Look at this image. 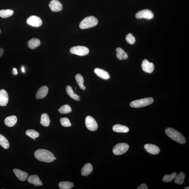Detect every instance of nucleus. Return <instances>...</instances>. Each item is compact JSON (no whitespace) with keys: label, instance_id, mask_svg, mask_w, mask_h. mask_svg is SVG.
I'll list each match as a JSON object with an SVG mask.
<instances>
[{"label":"nucleus","instance_id":"1","mask_svg":"<svg viewBox=\"0 0 189 189\" xmlns=\"http://www.w3.org/2000/svg\"><path fill=\"white\" fill-rule=\"evenodd\" d=\"M34 156L38 160L45 163H50L54 160V156L47 150L40 149L34 153Z\"/></svg>","mask_w":189,"mask_h":189},{"label":"nucleus","instance_id":"2","mask_svg":"<svg viewBox=\"0 0 189 189\" xmlns=\"http://www.w3.org/2000/svg\"><path fill=\"white\" fill-rule=\"evenodd\" d=\"M166 134L169 137L178 143L184 144L186 143L185 138L182 134L177 130L170 128H166Z\"/></svg>","mask_w":189,"mask_h":189},{"label":"nucleus","instance_id":"3","mask_svg":"<svg viewBox=\"0 0 189 189\" xmlns=\"http://www.w3.org/2000/svg\"><path fill=\"white\" fill-rule=\"evenodd\" d=\"M98 23V20L96 17L89 16L85 18L81 21L79 26L82 29H87L96 26Z\"/></svg>","mask_w":189,"mask_h":189},{"label":"nucleus","instance_id":"4","mask_svg":"<svg viewBox=\"0 0 189 189\" xmlns=\"http://www.w3.org/2000/svg\"><path fill=\"white\" fill-rule=\"evenodd\" d=\"M154 100L152 97L140 99L132 101L130 106L132 108H139L149 106L153 102Z\"/></svg>","mask_w":189,"mask_h":189},{"label":"nucleus","instance_id":"5","mask_svg":"<svg viewBox=\"0 0 189 189\" xmlns=\"http://www.w3.org/2000/svg\"><path fill=\"white\" fill-rule=\"evenodd\" d=\"M129 146L126 143H120L115 146L113 149V153L115 155L124 154L128 151Z\"/></svg>","mask_w":189,"mask_h":189},{"label":"nucleus","instance_id":"6","mask_svg":"<svg viewBox=\"0 0 189 189\" xmlns=\"http://www.w3.org/2000/svg\"><path fill=\"white\" fill-rule=\"evenodd\" d=\"M88 48L83 46H74L70 50L71 53L79 56H85L89 53Z\"/></svg>","mask_w":189,"mask_h":189},{"label":"nucleus","instance_id":"7","mask_svg":"<svg viewBox=\"0 0 189 189\" xmlns=\"http://www.w3.org/2000/svg\"><path fill=\"white\" fill-rule=\"evenodd\" d=\"M85 124L86 127L90 131H95L98 128V124L93 117L88 116L85 118Z\"/></svg>","mask_w":189,"mask_h":189},{"label":"nucleus","instance_id":"8","mask_svg":"<svg viewBox=\"0 0 189 189\" xmlns=\"http://www.w3.org/2000/svg\"><path fill=\"white\" fill-rule=\"evenodd\" d=\"M153 17L154 15L152 12L147 9L138 12L136 15V17L138 19H153Z\"/></svg>","mask_w":189,"mask_h":189},{"label":"nucleus","instance_id":"9","mask_svg":"<svg viewBox=\"0 0 189 189\" xmlns=\"http://www.w3.org/2000/svg\"><path fill=\"white\" fill-rule=\"evenodd\" d=\"M26 22L28 25L34 27H39L42 24V19L36 15H32L29 17Z\"/></svg>","mask_w":189,"mask_h":189},{"label":"nucleus","instance_id":"10","mask_svg":"<svg viewBox=\"0 0 189 189\" xmlns=\"http://www.w3.org/2000/svg\"><path fill=\"white\" fill-rule=\"evenodd\" d=\"M142 67L144 72L149 73H153L155 69L154 64L146 59L144 60L142 62Z\"/></svg>","mask_w":189,"mask_h":189},{"label":"nucleus","instance_id":"11","mask_svg":"<svg viewBox=\"0 0 189 189\" xmlns=\"http://www.w3.org/2000/svg\"><path fill=\"white\" fill-rule=\"evenodd\" d=\"M144 149L148 153L152 155H157L160 153L159 148L157 146L153 144H147L144 145Z\"/></svg>","mask_w":189,"mask_h":189},{"label":"nucleus","instance_id":"12","mask_svg":"<svg viewBox=\"0 0 189 189\" xmlns=\"http://www.w3.org/2000/svg\"><path fill=\"white\" fill-rule=\"evenodd\" d=\"M9 101L8 95L4 89L0 90V106H6Z\"/></svg>","mask_w":189,"mask_h":189},{"label":"nucleus","instance_id":"13","mask_svg":"<svg viewBox=\"0 0 189 189\" xmlns=\"http://www.w3.org/2000/svg\"><path fill=\"white\" fill-rule=\"evenodd\" d=\"M49 6L51 10L53 12L60 11L62 9L61 3L58 0H52L49 4Z\"/></svg>","mask_w":189,"mask_h":189},{"label":"nucleus","instance_id":"14","mask_svg":"<svg viewBox=\"0 0 189 189\" xmlns=\"http://www.w3.org/2000/svg\"><path fill=\"white\" fill-rule=\"evenodd\" d=\"M27 180L30 184H34L35 186H41L43 185L41 181L36 175H30Z\"/></svg>","mask_w":189,"mask_h":189},{"label":"nucleus","instance_id":"15","mask_svg":"<svg viewBox=\"0 0 189 189\" xmlns=\"http://www.w3.org/2000/svg\"><path fill=\"white\" fill-rule=\"evenodd\" d=\"M13 172L15 173V174L18 179L19 180L21 181H26L27 178L28 177V173L24 172L18 169H14L13 170Z\"/></svg>","mask_w":189,"mask_h":189},{"label":"nucleus","instance_id":"16","mask_svg":"<svg viewBox=\"0 0 189 189\" xmlns=\"http://www.w3.org/2000/svg\"><path fill=\"white\" fill-rule=\"evenodd\" d=\"M48 88L46 86H43L39 89L36 94V99H41L45 98L47 94Z\"/></svg>","mask_w":189,"mask_h":189},{"label":"nucleus","instance_id":"17","mask_svg":"<svg viewBox=\"0 0 189 189\" xmlns=\"http://www.w3.org/2000/svg\"><path fill=\"white\" fill-rule=\"evenodd\" d=\"M94 73L99 77L103 79L108 80L109 79L110 75L108 72L99 68H96L94 70Z\"/></svg>","mask_w":189,"mask_h":189},{"label":"nucleus","instance_id":"18","mask_svg":"<svg viewBox=\"0 0 189 189\" xmlns=\"http://www.w3.org/2000/svg\"><path fill=\"white\" fill-rule=\"evenodd\" d=\"M113 131L118 133H127L129 131V128L127 126L120 124L115 125L113 126Z\"/></svg>","mask_w":189,"mask_h":189},{"label":"nucleus","instance_id":"19","mask_svg":"<svg viewBox=\"0 0 189 189\" xmlns=\"http://www.w3.org/2000/svg\"><path fill=\"white\" fill-rule=\"evenodd\" d=\"M17 118L16 116L13 115L7 117L4 120L5 124L8 127L14 126L17 123Z\"/></svg>","mask_w":189,"mask_h":189},{"label":"nucleus","instance_id":"20","mask_svg":"<svg viewBox=\"0 0 189 189\" xmlns=\"http://www.w3.org/2000/svg\"><path fill=\"white\" fill-rule=\"evenodd\" d=\"M93 171V167L90 163H87L83 167L81 170V174L83 176H87L90 174Z\"/></svg>","mask_w":189,"mask_h":189},{"label":"nucleus","instance_id":"21","mask_svg":"<svg viewBox=\"0 0 189 189\" xmlns=\"http://www.w3.org/2000/svg\"><path fill=\"white\" fill-rule=\"evenodd\" d=\"M66 91L67 94L74 100L79 101L80 100V97L74 93L72 88L69 85H67L66 88Z\"/></svg>","mask_w":189,"mask_h":189},{"label":"nucleus","instance_id":"22","mask_svg":"<svg viewBox=\"0 0 189 189\" xmlns=\"http://www.w3.org/2000/svg\"><path fill=\"white\" fill-rule=\"evenodd\" d=\"M116 51L117 57L120 60H126L128 57V54L124 51L123 49L120 47L116 48Z\"/></svg>","mask_w":189,"mask_h":189},{"label":"nucleus","instance_id":"23","mask_svg":"<svg viewBox=\"0 0 189 189\" xmlns=\"http://www.w3.org/2000/svg\"><path fill=\"white\" fill-rule=\"evenodd\" d=\"M40 45V41L39 39L33 38L29 41L28 45V47L31 49H34Z\"/></svg>","mask_w":189,"mask_h":189},{"label":"nucleus","instance_id":"24","mask_svg":"<svg viewBox=\"0 0 189 189\" xmlns=\"http://www.w3.org/2000/svg\"><path fill=\"white\" fill-rule=\"evenodd\" d=\"M50 123V119L48 115L46 113L42 114L41 117V124L42 126L47 127L49 126Z\"/></svg>","mask_w":189,"mask_h":189},{"label":"nucleus","instance_id":"25","mask_svg":"<svg viewBox=\"0 0 189 189\" xmlns=\"http://www.w3.org/2000/svg\"><path fill=\"white\" fill-rule=\"evenodd\" d=\"M76 81L77 83V85H79L80 88L82 89V90H85L86 87L84 85V80L83 77L82 75L80 74H77L75 77Z\"/></svg>","mask_w":189,"mask_h":189},{"label":"nucleus","instance_id":"26","mask_svg":"<svg viewBox=\"0 0 189 189\" xmlns=\"http://www.w3.org/2000/svg\"><path fill=\"white\" fill-rule=\"evenodd\" d=\"M14 12L12 9H2L0 10V17L5 18L12 15Z\"/></svg>","mask_w":189,"mask_h":189},{"label":"nucleus","instance_id":"27","mask_svg":"<svg viewBox=\"0 0 189 189\" xmlns=\"http://www.w3.org/2000/svg\"><path fill=\"white\" fill-rule=\"evenodd\" d=\"M185 178V173L181 172L175 177L174 182L179 185H182L184 184Z\"/></svg>","mask_w":189,"mask_h":189},{"label":"nucleus","instance_id":"28","mask_svg":"<svg viewBox=\"0 0 189 189\" xmlns=\"http://www.w3.org/2000/svg\"><path fill=\"white\" fill-rule=\"evenodd\" d=\"M73 186V183L69 182H62L58 184V187L60 189H69Z\"/></svg>","mask_w":189,"mask_h":189},{"label":"nucleus","instance_id":"29","mask_svg":"<svg viewBox=\"0 0 189 189\" xmlns=\"http://www.w3.org/2000/svg\"><path fill=\"white\" fill-rule=\"evenodd\" d=\"M0 145L5 149H8L9 147V142L4 136L0 134Z\"/></svg>","mask_w":189,"mask_h":189},{"label":"nucleus","instance_id":"30","mask_svg":"<svg viewBox=\"0 0 189 189\" xmlns=\"http://www.w3.org/2000/svg\"><path fill=\"white\" fill-rule=\"evenodd\" d=\"M72 111L71 107L67 104L63 105L58 110V112L61 114H69Z\"/></svg>","mask_w":189,"mask_h":189},{"label":"nucleus","instance_id":"31","mask_svg":"<svg viewBox=\"0 0 189 189\" xmlns=\"http://www.w3.org/2000/svg\"><path fill=\"white\" fill-rule=\"evenodd\" d=\"M176 172H173L171 174H166L163 177V181L165 182H172L177 176Z\"/></svg>","mask_w":189,"mask_h":189},{"label":"nucleus","instance_id":"32","mask_svg":"<svg viewBox=\"0 0 189 189\" xmlns=\"http://www.w3.org/2000/svg\"><path fill=\"white\" fill-rule=\"evenodd\" d=\"M26 134L32 139H36L39 136V134L38 132L32 129L27 130L26 132Z\"/></svg>","mask_w":189,"mask_h":189},{"label":"nucleus","instance_id":"33","mask_svg":"<svg viewBox=\"0 0 189 189\" xmlns=\"http://www.w3.org/2000/svg\"><path fill=\"white\" fill-rule=\"evenodd\" d=\"M60 123L64 127H70L72 124L69 118H62L60 120Z\"/></svg>","mask_w":189,"mask_h":189},{"label":"nucleus","instance_id":"34","mask_svg":"<svg viewBox=\"0 0 189 189\" xmlns=\"http://www.w3.org/2000/svg\"><path fill=\"white\" fill-rule=\"evenodd\" d=\"M126 41L130 44H134L136 42V39L131 34L127 35L126 38Z\"/></svg>","mask_w":189,"mask_h":189},{"label":"nucleus","instance_id":"35","mask_svg":"<svg viewBox=\"0 0 189 189\" xmlns=\"http://www.w3.org/2000/svg\"><path fill=\"white\" fill-rule=\"evenodd\" d=\"M137 189H148V188L147 185L145 184H141V185L138 187V188H137Z\"/></svg>","mask_w":189,"mask_h":189},{"label":"nucleus","instance_id":"36","mask_svg":"<svg viewBox=\"0 0 189 189\" xmlns=\"http://www.w3.org/2000/svg\"><path fill=\"white\" fill-rule=\"evenodd\" d=\"M13 74L16 75L18 74L17 70L16 68H13Z\"/></svg>","mask_w":189,"mask_h":189},{"label":"nucleus","instance_id":"37","mask_svg":"<svg viewBox=\"0 0 189 189\" xmlns=\"http://www.w3.org/2000/svg\"><path fill=\"white\" fill-rule=\"evenodd\" d=\"M4 50L3 49L1 48H0V57L3 55V54L4 53Z\"/></svg>","mask_w":189,"mask_h":189},{"label":"nucleus","instance_id":"38","mask_svg":"<svg viewBox=\"0 0 189 189\" xmlns=\"http://www.w3.org/2000/svg\"><path fill=\"white\" fill-rule=\"evenodd\" d=\"M21 71H22L23 73H25V68L24 66H23L22 67H21Z\"/></svg>","mask_w":189,"mask_h":189},{"label":"nucleus","instance_id":"39","mask_svg":"<svg viewBox=\"0 0 189 189\" xmlns=\"http://www.w3.org/2000/svg\"><path fill=\"white\" fill-rule=\"evenodd\" d=\"M189 189V187H186V188H185V189Z\"/></svg>","mask_w":189,"mask_h":189},{"label":"nucleus","instance_id":"40","mask_svg":"<svg viewBox=\"0 0 189 189\" xmlns=\"http://www.w3.org/2000/svg\"><path fill=\"white\" fill-rule=\"evenodd\" d=\"M54 160H56V158L55 157H54Z\"/></svg>","mask_w":189,"mask_h":189},{"label":"nucleus","instance_id":"41","mask_svg":"<svg viewBox=\"0 0 189 189\" xmlns=\"http://www.w3.org/2000/svg\"><path fill=\"white\" fill-rule=\"evenodd\" d=\"M34 139V140H35V138H34V139Z\"/></svg>","mask_w":189,"mask_h":189},{"label":"nucleus","instance_id":"42","mask_svg":"<svg viewBox=\"0 0 189 189\" xmlns=\"http://www.w3.org/2000/svg\"><path fill=\"white\" fill-rule=\"evenodd\" d=\"M1 30H0V33H1Z\"/></svg>","mask_w":189,"mask_h":189}]
</instances>
